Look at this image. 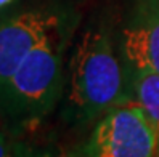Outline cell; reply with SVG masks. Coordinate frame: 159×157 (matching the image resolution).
<instances>
[{"label": "cell", "instance_id": "obj_7", "mask_svg": "<svg viewBox=\"0 0 159 157\" xmlns=\"http://www.w3.org/2000/svg\"><path fill=\"white\" fill-rule=\"evenodd\" d=\"M0 157H15V152L11 149V144H10L7 135L2 130H0Z\"/></svg>", "mask_w": 159, "mask_h": 157}, {"label": "cell", "instance_id": "obj_9", "mask_svg": "<svg viewBox=\"0 0 159 157\" xmlns=\"http://www.w3.org/2000/svg\"><path fill=\"white\" fill-rule=\"evenodd\" d=\"M13 2V0H0V10H2V8H5L7 5H10Z\"/></svg>", "mask_w": 159, "mask_h": 157}, {"label": "cell", "instance_id": "obj_5", "mask_svg": "<svg viewBox=\"0 0 159 157\" xmlns=\"http://www.w3.org/2000/svg\"><path fill=\"white\" fill-rule=\"evenodd\" d=\"M122 56L130 77L140 72L159 74V0H138L122 32Z\"/></svg>", "mask_w": 159, "mask_h": 157}, {"label": "cell", "instance_id": "obj_1", "mask_svg": "<svg viewBox=\"0 0 159 157\" xmlns=\"http://www.w3.org/2000/svg\"><path fill=\"white\" fill-rule=\"evenodd\" d=\"M129 76L105 31H87L69 63L68 106L76 120H92L111 107L129 103Z\"/></svg>", "mask_w": 159, "mask_h": 157}, {"label": "cell", "instance_id": "obj_3", "mask_svg": "<svg viewBox=\"0 0 159 157\" xmlns=\"http://www.w3.org/2000/svg\"><path fill=\"white\" fill-rule=\"evenodd\" d=\"M157 141L137 101L111 107L68 157H156Z\"/></svg>", "mask_w": 159, "mask_h": 157}, {"label": "cell", "instance_id": "obj_2", "mask_svg": "<svg viewBox=\"0 0 159 157\" xmlns=\"http://www.w3.org/2000/svg\"><path fill=\"white\" fill-rule=\"evenodd\" d=\"M63 87V40L55 29L31 50L5 87L0 99L18 117H40L57 103Z\"/></svg>", "mask_w": 159, "mask_h": 157}, {"label": "cell", "instance_id": "obj_4", "mask_svg": "<svg viewBox=\"0 0 159 157\" xmlns=\"http://www.w3.org/2000/svg\"><path fill=\"white\" fill-rule=\"evenodd\" d=\"M58 27L57 15L40 10L24 11L0 21V90L31 50Z\"/></svg>", "mask_w": 159, "mask_h": 157}, {"label": "cell", "instance_id": "obj_6", "mask_svg": "<svg viewBox=\"0 0 159 157\" xmlns=\"http://www.w3.org/2000/svg\"><path fill=\"white\" fill-rule=\"evenodd\" d=\"M130 82H132V93L135 101L142 106L154 132L157 141L156 157H159V74L140 72L130 77Z\"/></svg>", "mask_w": 159, "mask_h": 157}, {"label": "cell", "instance_id": "obj_8", "mask_svg": "<svg viewBox=\"0 0 159 157\" xmlns=\"http://www.w3.org/2000/svg\"><path fill=\"white\" fill-rule=\"evenodd\" d=\"M15 157H55L50 151H34V149H20L16 151Z\"/></svg>", "mask_w": 159, "mask_h": 157}]
</instances>
